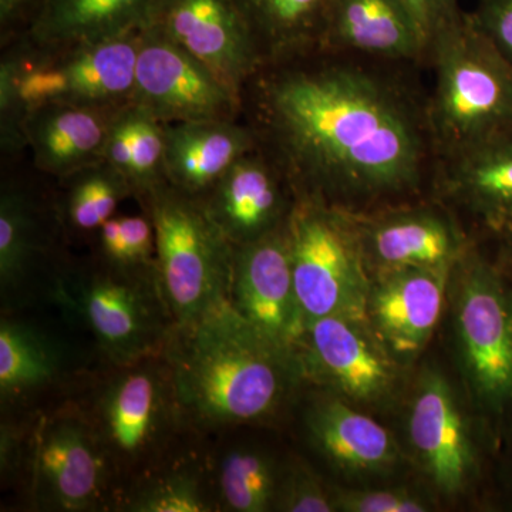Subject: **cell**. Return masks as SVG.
Instances as JSON below:
<instances>
[{"label": "cell", "instance_id": "obj_38", "mask_svg": "<svg viewBox=\"0 0 512 512\" xmlns=\"http://www.w3.org/2000/svg\"><path fill=\"white\" fill-rule=\"evenodd\" d=\"M495 235H497L498 241H500L501 256H503L504 264L512 271V224L501 229Z\"/></svg>", "mask_w": 512, "mask_h": 512}, {"label": "cell", "instance_id": "obj_15", "mask_svg": "<svg viewBox=\"0 0 512 512\" xmlns=\"http://www.w3.org/2000/svg\"><path fill=\"white\" fill-rule=\"evenodd\" d=\"M302 376L356 402L383 399L396 383V363L367 320L325 316L309 320L298 348Z\"/></svg>", "mask_w": 512, "mask_h": 512}, {"label": "cell", "instance_id": "obj_6", "mask_svg": "<svg viewBox=\"0 0 512 512\" xmlns=\"http://www.w3.org/2000/svg\"><path fill=\"white\" fill-rule=\"evenodd\" d=\"M52 296L116 367L160 356L173 326L156 274H126L103 264L60 275Z\"/></svg>", "mask_w": 512, "mask_h": 512}, {"label": "cell", "instance_id": "obj_25", "mask_svg": "<svg viewBox=\"0 0 512 512\" xmlns=\"http://www.w3.org/2000/svg\"><path fill=\"white\" fill-rule=\"evenodd\" d=\"M265 62L318 49L333 0H237Z\"/></svg>", "mask_w": 512, "mask_h": 512}, {"label": "cell", "instance_id": "obj_33", "mask_svg": "<svg viewBox=\"0 0 512 512\" xmlns=\"http://www.w3.org/2000/svg\"><path fill=\"white\" fill-rule=\"evenodd\" d=\"M276 511L332 512L338 511L335 494H330L322 483L305 467L285 470L279 484Z\"/></svg>", "mask_w": 512, "mask_h": 512}, {"label": "cell", "instance_id": "obj_18", "mask_svg": "<svg viewBox=\"0 0 512 512\" xmlns=\"http://www.w3.org/2000/svg\"><path fill=\"white\" fill-rule=\"evenodd\" d=\"M453 268H399L372 275L366 318L393 356L429 343L443 313Z\"/></svg>", "mask_w": 512, "mask_h": 512}, {"label": "cell", "instance_id": "obj_3", "mask_svg": "<svg viewBox=\"0 0 512 512\" xmlns=\"http://www.w3.org/2000/svg\"><path fill=\"white\" fill-rule=\"evenodd\" d=\"M144 29V28H143ZM69 46L10 37L0 62V143L15 156L26 147L23 121L46 104L119 110L131 101L141 32Z\"/></svg>", "mask_w": 512, "mask_h": 512}, {"label": "cell", "instance_id": "obj_10", "mask_svg": "<svg viewBox=\"0 0 512 512\" xmlns=\"http://www.w3.org/2000/svg\"><path fill=\"white\" fill-rule=\"evenodd\" d=\"M39 510L97 511L109 505L117 473L86 412L57 410L36 424L23 454Z\"/></svg>", "mask_w": 512, "mask_h": 512}, {"label": "cell", "instance_id": "obj_1", "mask_svg": "<svg viewBox=\"0 0 512 512\" xmlns=\"http://www.w3.org/2000/svg\"><path fill=\"white\" fill-rule=\"evenodd\" d=\"M380 63L315 49L262 64L241 117L288 175L296 197L362 214L433 184L427 94Z\"/></svg>", "mask_w": 512, "mask_h": 512}, {"label": "cell", "instance_id": "obj_12", "mask_svg": "<svg viewBox=\"0 0 512 512\" xmlns=\"http://www.w3.org/2000/svg\"><path fill=\"white\" fill-rule=\"evenodd\" d=\"M146 28L200 60L239 100L265 63L237 0H157Z\"/></svg>", "mask_w": 512, "mask_h": 512}, {"label": "cell", "instance_id": "obj_21", "mask_svg": "<svg viewBox=\"0 0 512 512\" xmlns=\"http://www.w3.org/2000/svg\"><path fill=\"white\" fill-rule=\"evenodd\" d=\"M165 180L201 200L239 158L258 146L252 128L239 120L164 124Z\"/></svg>", "mask_w": 512, "mask_h": 512}, {"label": "cell", "instance_id": "obj_24", "mask_svg": "<svg viewBox=\"0 0 512 512\" xmlns=\"http://www.w3.org/2000/svg\"><path fill=\"white\" fill-rule=\"evenodd\" d=\"M157 0H45L25 32L33 43L69 46L146 28Z\"/></svg>", "mask_w": 512, "mask_h": 512}, {"label": "cell", "instance_id": "obj_28", "mask_svg": "<svg viewBox=\"0 0 512 512\" xmlns=\"http://www.w3.org/2000/svg\"><path fill=\"white\" fill-rule=\"evenodd\" d=\"M60 220L72 231L97 234L116 215L121 202L134 197L123 174L107 161H99L60 178Z\"/></svg>", "mask_w": 512, "mask_h": 512}, {"label": "cell", "instance_id": "obj_37", "mask_svg": "<svg viewBox=\"0 0 512 512\" xmlns=\"http://www.w3.org/2000/svg\"><path fill=\"white\" fill-rule=\"evenodd\" d=\"M45 0H0L2 39L25 32Z\"/></svg>", "mask_w": 512, "mask_h": 512}, {"label": "cell", "instance_id": "obj_36", "mask_svg": "<svg viewBox=\"0 0 512 512\" xmlns=\"http://www.w3.org/2000/svg\"><path fill=\"white\" fill-rule=\"evenodd\" d=\"M420 23L426 33L427 40L446 23L457 18L463 9L458 6V0H402Z\"/></svg>", "mask_w": 512, "mask_h": 512}, {"label": "cell", "instance_id": "obj_13", "mask_svg": "<svg viewBox=\"0 0 512 512\" xmlns=\"http://www.w3.org/2000/svg\"><path fill=\"white\" fill-rule=\"evenodd\" d=\"M286 222L265 237L234 247L229 301L268 342L298 357L306 322L293 279Z\"/></svg>", "mask_w": 512, "mask_h": 512}, {"label": "cell", "instance_id": "obj_32", "mask_svg": "<svg viewBox=\"0 0 512 512\" xmlns=\"http://www.w3.org/2000/svg\"><path fill=\"white\" fill-rule=\"evenodd\" d=\"M101 262L126 274H156V235L148 215H114L97 231Z\"/></svg>", "mask_w": 512, "mask_h": 512}, {"label": "cell", "instance_id": "obj_20", "mask_svg": "<svg viewBox=\"0 0 512 512\" xmlns=\"http://www.w3.org/2000/svg\"><path fill=\"white\" fill-rule=\"evenodd\" d=\"M433 187L494 234L512 224V130L437 158Z\"/></svg>", "mask_w": 512, "mask_h": 512}, {"label": "cell", "instance_id": "obj_17", "mask_svg": "<svg viewBox=\"0 0 512 512\" xmlns=\"http://www.w3.org/2000/svg\"><path fill=\"white\" fill-rule=\"evenodd\" d=\"M407 430L410 446L431 483L441 493H461L476 473V447L456 392L441 373L421 376Z\"/></svg>", "mask_w": 512, "mask_h": 512}, {"label": "cell", "instance_id": "obj_26", "mask_svg": "<svg viewBox=\"0 0 512 512\" xmlns=\"http://www.w3.org/2000/svg\"><path fill=\"white\" fill-rule=\"evenodd\" d=\"M104 161L126 177L134 197L143 200L165 180L164 124L128 103L114 114Z\"/></svg>", "mask_w": 512, "mask_h": 512}, {"label": "cell", "instance_id": "obj_14", "mask_svg": "<svg viewBox=\"0 0 512 512\" xmlns=\"http://www.w3.org/2000/svg\"><path fill=\"white\" fill-rule=\"evenodd\" d=\"M350 215L370 275L399 268H453L473 245L440 204L403 202Z\"/></svg>", "mask_w": 512, "mask_h": 512}, {"label": "cell", "instance_id": "obj_4", "mask_svg": "<svg viewBox=\"0 0 512 512\" xmlns=\"http://www.w3.org/2000/svg\"><path fill=\"white\" fill-rule=\"evenodd\" d=\"M427 116L437 158L512 130V63L461 12L431 36Z\"/></svg>", "mask_w": 512, "mask_h": 512}, {"label": "cell", "instance_id": "obj_8", "mask_svg": "<svg viewBox=\"0 0 512 512\" xmlns=\"http://www.w3.org/2000/svg\"><path fill=\"white\" fill-rule=\"evenodd\" d=\"M454 328L468 384L493 412L512 404V289L474 244L453 266Z\"/></svg>", "mask_w": 512, "mask_h": 512}, {"label": "cell", "instance_id": "obj_5", "mask_svg": "<svg viewBox=\"0 0 512 512\" xmlns=\"http://www.w3.org/2000/svg\"><path fill=\"white\" fill-rule=\"evenodd\" d=\"M141 204L153 222L157 284L173 323L229 301L234 247L201 201L164 183Z\"/></svg>", "mask_w": 512, "mask_h": 512}, {"label": "cell", "instance_id": "obj_23", "mask_svg": "<svg viewBox=\"0 0 512 512\" xmlns=\"http://www.w3.org/2000/svg\"><path fill=\"white\" fill-rule=\"evenodd\" d=\"M306 421L315 447L342 470L377 473L399 463L389 430L338 397L313 404Z\"/></svg>", "mask_w": 512, "mask_h": 512}, {"label": "cell", "instance_id": "obj_30", "mask_svg": "<svg viewBox=\"0 0 512 512\" xmlns=\"http://www.w3.org/2000/svg\"><path fill=\"white\" fill-rule=\"evenodd\" d=\"M40 211L29 192L3 185L0 194V284L16 288L42 249Z\"/></svg>", "mask_w": 512, "mask_h": 512}, {"label": "cell", "instance_id": "obj_34", "mask_svg": "<svg viewBox=\"0 0 512 512\" xmlns=\"http://www.w3.org/2000/svg\"><path fill=\"white\" fill-rule=\"evenodd\" d=\"M338 511L349 512H424L429 505L403 488L392 490H338L335 493Z\"/></svg>", "mask_w": 512, "mask_h": 512}, {"label": "cell", "instance_id": "obj_22", "mask_svg": "<svg viewBox=\"0 0 512 512\" xmlns=\"http://www.w3.org/2000/svg\"><path fill=\"white\" fill-rule=\"evenodd\" d=\"M119 110L55 103L30 111L22 131L37 170L60 180L103 161L111 121Z\"/></svg>", "mask_w": 512, "mask_h": 512}, {"label": "cell", "instance_id": "obj_2", "mask_svg": "<svg viewBox=\"0 0 512 512\" xmlns=\"http://www.w3.org/2000/svg\"><path fill=\"white\" fill-rule=\"evenodd\" d=\"M160 356L185 423L205 430L271 416L302 376L298 357L268 342L231 301L173 323Z\"/></svg>", "mask_w": 512, "mask_h": 512}, {"label": "cell", "instance_id": "obj_11", "mask_svg": "<svg viewBox=\"0 0 512 512\" xmlns=\"http://www.w3.org/2000/svg\"><path fill=\"white\" fill-rule=\"evenodd\" d=\"M130 103L163 124L241 117V100L205 64L153 28L141 32Z\"/></svg>", "mask_w": 512, "mask_h": 512}, {"label": "cell", "instance_id": "obj_19", "mask_svg": "<svg viewBox=\"0 0 512 512\" xmlns=\"http://www.w3.org/2000/svg\"><path fill=\"white\" fill-rule=\"evenodd\" d=\"M318 49L409 66L427 59L429 40L402 0H333Z\"/></svg>", "mask_w": 512, "mask_h": 512}, {"label": "cell", "instance_id": "obj_31", "mask_svg": "<svg viewBox=\"0 0 512 512\" xmlns=\"http://www.w3.org/2000/svg\"><path fill=\"white\" fill-rule=\"evenodd\" d=\"M217 507L201 471L188 466L148 478L123 501V510L131 512H210Z\"/></svg>", "mask_w": 512, "mask_h": 512}, {"label": "cell", "instance_id": "obj_7", "mask_svg": "<svg viewBox=\"0 0 512 512\" xmlns=\"http://www.w3.org/2000/svg\"><path fill=\"white\" fill-rule=\"evenodd\" d=\"M293 279L305 322L366 318L372 275L349 212L296 197L288 222Z\"/></svg>", "mask_w": 512, "mask_h": 512}, {"label": "cell", "instance_id": "obj_29", "mask_svg": "<svg viewBox=\"0 0 512 512\" xmlns=\"http://www.w3.org/2000/svg\"><path fill=\"white\" fill-rule=\"evenodd\" d=\"M282 474L284 471L265 451L232 448L218 463L215 476L218 507L234 512L275 510Z\"/></svg>", "mask_w": 512, "mask_h": 512}, {"label": "cell", "instance_id": "obj_35", "mask_svg": "<svg viewBox=\"0 0 512 512\" xmlns=\"http://www.w3.org/2000/svg\"><path fill=\"white\" fill-rule=\"evenodd\" d=\"M470 13L476 28L512 63V0H478Z\"/></svg>", "mask_w": 512, "mask_h": 512}, {"label": "cell", "instance_id": "obj_16", "mask_svg": "<svg viewBox=\"0 0 512 512\" xmlns=\"http://www.w3.org/2000/svg\"><path fill=\"white\" fill-rule=\"evenodd\" d=\"M200 201L232 247H239L282 227L296 194L281 165L258 143Z\"/></svg>", "mask_w": 512, "mask_h": 512}, {"label": "cell", "instance_id": "obj_9", "mask_svg": "<svg viewBox=\"0 0 512 512\" xmlns=\"http://www.w3.org/2000/svg\"><path fill=\"white\" fill-rule=\"evenodd\" d=\"M117 369L86 414L119 473L153 466L187 423L161 356Z\"/></svg>", "mask_w": 512, "mask_h": 512}, {"label": "cell", "instance_id": "obj_27", "mask_svg": "<svg viewBox=\"0 0 512 512\" xmlns=\"http://www.w3.org/2000/svg\"><path fill=\"white\" fill-rule=\"evenodd\" d=\"M63 370V353L49 336L19 320L0 322V399L13 403L50 386Z\"/></svg>", "mask_w": 512, "mask_h": 512}]
</instances>
